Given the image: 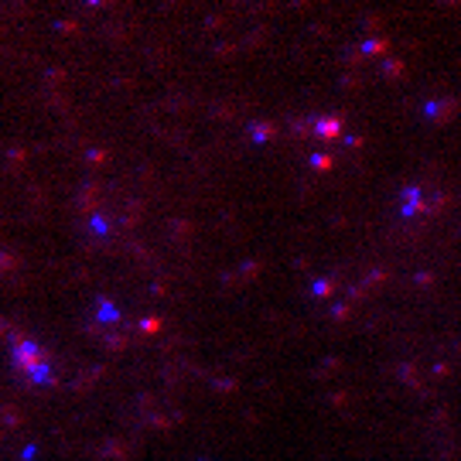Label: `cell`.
Instances as JSON below:
<instances>
[{"mask_svg":"<svg viewBox=\"0 0 461 461\" xmlns=\"http://www.w3.org/2000/svg\"><path fill=\"white\" fill-rule=\"evenodd\" d=\"M11 362H14V369L31 379L34 386H48L51 383V366H48V356L41 352V345L31 339H17L14 349H11Z\"/></svg>","mask_w":461,"mask_h":461,"instance_id":"6da1fadb","label":"cell"}]
</instances>
